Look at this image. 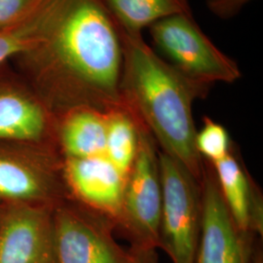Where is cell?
<instances>
[{"label": "cell", "mask_w": 263, "mask_h": 263, "mask_svg": "<svg viewBox=\"0 0 263 263\" xmlns=\"http://www.w3.org/2000/svg\"><path fill=\"white\" fill-rule=\"evenodd\" d=\"M47 126L43 107L13 92H0V139L36 141Z\"/></svg>", "instance_id": "obj_12"}, {"label": "cell", "mask_w": 263, "mask_h": 263, "mask_svg": "<svg viewBox=\"0 0 263 263\" xmlns=\"http://www.w3.org/2000/svg\"><path fill=\"white\" fill-rule=\"evenodd\" d=\"M61 142L66 158H88L103 154L107 148L106 110L74 107L61 124Z\"/></svg>", "instance_id": "obj_11"}, {"label": "cell", "mask_w": 263, "mask_h": 263, "mask_svg": "<svg viewBox=\"0 0 263 263\" xmlns=\"http://www.w3.org/2000/svg\"><path fill=\"white\" fill-rule=\"evenodd\" d=\"M0 263H57L54 220L34 208L14 210L0 226Z\"/></svg>", "instance_id": "obj_9"}, {"label": "cell", "mask_w": 263, "mask_h": 263, "mask_svg": "<svg viewBox=\"0 0 263 263\" xmlns=\"http://www.w3.org/2000/svg\"><path fill=\"white\" fill-rule=\"evenodd\" d=\"M121 28L141 33L142 28L176 15H192L188 0H104Z\"/></svg>", "instance_id": "obj_13"}, {"label": "cell", "mask_w": 263, "mask_h": 263, "mask_svg": "<svg viewBox=\"0 0 263 263\" xmlns=\"http://www.w3.org/2000/svg\"><path fill=\"white\" fill-rule=\"evenodd\" d=\"M49 185L36 170L18 160L0 156V196L31 201L47 196Z\"/></svg>", "instance_id": "obj_15"}, {"label": "cell", "mask_w": 263, "mask_h": 263, "mask_svg": "<svg viewBox=\"0 0 263 263\" xmlns=\"http://www.w3.org/2000/svg\"><path fill=\"white\" fill-rule=\"evenodd\" d=\"M40 0H0V29L25 19Z\"/></svg>", "instance_id": "obj_17"}, {"label": "cell", "mask_w": 263, "mask_h": 263, "mask_svg": "<svg viewBox=\"0 0 263 263\" xmlns=\"http://www.w3.org/2000/svg\"><path fill=\"white\" fill-rule=\"evenodd\" d=\"M50 11V0H40L25 19L0 29V64L21 52H33L40 42Z\"/></svg>", "instance_id": "obj_14"}, {"label": "cell", "mask_w": 263, "mask_h": 263, "mask_svg": "<svg viewBox=\"0 0 263 263\" xmlns=\"http://www.w3.org/2000/svg\"><path fill=\"white\" fill-rule=\"evenodd\" d=\"M66 178L76 196L106 217L116 228L128 178L109 152L88 158H66Z\"/></svg>", "instance_id": "obj_8"}, {"label": "cell", "mask_w": 263, "mask_h": 263, "mask_svg": "<svg viewBox=\"0 0 263 263\" xmlns=\"http://www.w3.org/2000/svg\"><path fill=\"white\" fill-rule=\"evenodd\" d=\"M108 220H89L61 209L54 219L57 263H126L129 251L117 244Z\"/></svg>", "instance_id": "obj_7"}, {"label": "cell", "mask_w": 263, "mask_h": 263, "mask_svg": "<svg viewBox=\"0 0 263 263\" xmlns=\"http://www.w3.org/2000/svg\"><path fill=\"white\" fill-rule=\"evenodd\" d=\"M196 147L201 157L211 164L224 158L232 151L228 132L209 117L203 118V127L197 131Z\"/></svg>", "instance_id": "obj_16"}, {"label": "cell", "mask_w": 263, "mask_h": 263, "mask_svg": "<svg viewBox=\"0 0 263 263\" xmlns=\"http://www.w3.org/2000/svg\"><path fill=\"white\" fill-rule=\"evenodd\" d=\"M250 263H263L262 252H261V250L257 249V250L254 251V254H253V256L251 258Z\"/></svg>", "instance_id": "obj_20"}, {"label": "cell", "mask_w": 263, "mask_h": 263, "mask_svg": "<svg viewBox=\"0 0 263 263\" xmlns=\"http://www.w3.org/2000/svg\"><path fill=\"white\" fill-rule=\"evenodd\" d=\"M162 184L159 149L141 123L139 149L126 181L122 207L115 229L131 242V247L160 248Z\"/></svg>", "instance_id": "obj_4"}, {"label": "cell", "mask_w": 263, "mask_h": 263, "mask_svg": "<svg viewBox=\"0 0 263 263\" xmlns=\"http://www.w3.org/2000/svg\"><path fill=\"white\" fill-rule=\"evenodd\" d=\"M128 251L129 257L126 263H158L156 249L131 247Z\"/></svg>", "instance_id": "obj_19"}, {"label": "cell", "mask_w": 263, "mask_h": 263, "mask_svg": "<svg viewBox=\"0 0 263 263\" xmlns=\"http://www.w3.org/2000/svg\"><path fill=\"white\" fill-rule=\"evenodd\" d=\"M202 221L195 263H250L254 236L241 232L226 207L212 165L201 183Z\"/></svg>", "instance_id": "obj_6"}, {"label": "cell", "mask_w": 263, "mask_h": 263, "mask_svg": "<svg viewBox=\"0 0 263 263\" xmlns=\"http://www.w3.org/2000/svg\"><path fill=\"white\" fill-rule=\"evenodd\" d=\"M155 44L171 65L189 78L211 85L233 83L241 77L235 61L223 54L199 28L192 15H176L149 27Z\"/></svg>", "instance_id": "obj_5"}, {"label": "cell", "mask_w": 263, "mask_h": 263, "mask_svg": "<svg viewBox=\"0 0 263 263\" xmlns=\"http://www.w3.org/2000/svg\"><path fill=\"white\" fill-rule=\"evenodd\" d=\"M34 54L60 96L76 107L108 110L120 104L122 42L104 0H51Z\"/></svg>", "instance_id": "obj_1"}, {"label": "cell", "mask_w": 263, "mask_h": 263, "mask_svg": "<svg viewBox=\"0 0 263 263\" xmlns=\"http://www.w3.org/2000/svg\"><path fill=\"white\" fill-rule=\"evenodd\" d=\"M252 0H207V5L215 15L221 19L236 16Z\"/></svg>", "instance_id": "obj_18"}, {"label": "cell", "mask_w": 263, "mask_h": 263, "mask_svg": "<svg viewBox=\"0 0 263 263\" xmlns=\"http://www.w3.org/2000/svg\"><path fill=\"white\" fill-rule=\"evenodd\" d=\"M159 169L160 249L173 263H195L202 221L201 184L179 162L160 151Z\"/></svg>", "instance_id": "obj_3"}, {"label": "cell", "mask_w": 263, "mask_h": 263, "mask_svg": "<svg viewBox=\"0 0 263 263\" xmlns=\"http://www.w3.org/2000/svg\"><path fill=\"white\" fill-rule=\"evenodd\" d=\"M211 165L226 207L238 229L248 235L261 237L262 197L244 165L232 151Z\"/></svg>", "instance_id": "obj_10"}, {"label": "cell", "mask_w": 263, "mask_h": 263, "mask_svg": "<svg viewBox=\"0 0 263 263\" xmlns=\"http://www.w3.org/2000/svg\"><path fill=\"white\" fill-rule=\"evenodd\" d=\"M117 26L122 42V104L149 132L159 151L179 162L201 184L206 162L196 147L192 108L211 86L189 78L160 58L141 33Z\"/></svg>", "instance_id": "obj_2"}]
</instances>
